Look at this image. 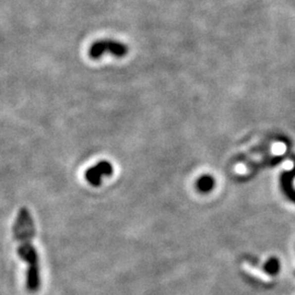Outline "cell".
Masks as SVG:
<instances>
[{
    "label": "cell",
    "instance_id": "4",
    "mask_svg": "<svg viewBox=\"0 0 295 295\" xmlns=\"http://www.w3.org/2000/svg\"><path fill=\"white\" fill-rule=\"evenodd\" d=\"M196 187L200 193L202 194H207L209 192H211L213 187H214V180L213 177L209 176V175H204L199 178L196 183Z\"/></svg>",
    "mask_w": 295,
    "mask_h": 295
},
{
    "label": "cell",
    "instance_id": "2",
    "mask_svg": "<svg viewBox=\"0 0 295 295\" xmlns=\"http://www.w3.org/2000/svg\"><path fill=\"white\" fill-rule=\"evenodd\" d=\"M113 174V166L107 161L98 162L96 166L89 168L86 173V178L92 186H99L104 176H110Z\"/></svg>",
    "mask_w": 295,
    "mask_h": 295
},
{
    "label": "cell",
    "instance_id": "5",
    "mask_svg": "<svg viewBox=\"0 0 295 295\" xmlns=\"http://www.w3.org/2000/svg\"><path fill=\"white\" fill-rule=\"evenodd\" d=\"M280 268H281L280 261H279L278 258L271 257L270 259H268L267 262L265 263L263 269H265V271L268 273V275L276 276L279 272H280Z\"/></svg>",
    "mask_w": 295,
    "mask_h": 295
},
{
    "label": "cell",
    "instance_id": "3",
    "mask_svg": "<svg viewBox=\"0 0 295 295\" xmlns=\"http://www.w3.org/2000/svg\"><path fill=\"white\" fill-rule=\"evenodd\" d=\"M294 173L292 171L283 172L280 176V185L284 195L289 198V200L294 201Z\"/></svg>",
    "mask_w": 295,
    "mask_h": 295
},
{
    "label": "cell",
    "instance_id": "1",
    "mask_svg": "<svg viewBox=\"0 0 295 295\" xmlns=\"http://www.w3.org/2000/svg\"><path fill=\"white\" fill-rule=\"evenodd\" d=\"M128 49L127 46L119 43V42L112 41V40H103L98 41L94 43L90 49V56L92 58H99L104 54H112L116 57H123L127 54Z\"/></svg>",
    "mask_w": 295,
    "mask_h": 295
}]
</instances>
